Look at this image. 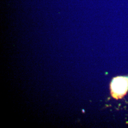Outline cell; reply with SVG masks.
Instances as JSON below:
<instances>
[{
    "label": "cell",
    "instance_id": "obj_1",
    "mask_svg": "<svg viewBox=\"0 0 128 128\" xmlns=\"http://www.w3.org/2000/svg\"><path fill=\"white\" fill-rule=\"evenodd\" d=\"M112 95L115 99L124 97L128 91V76L114 78L110 84Z\"/></svg>",
    "mask_w": 128,
    "mask_h": 128
}]
</instances>
